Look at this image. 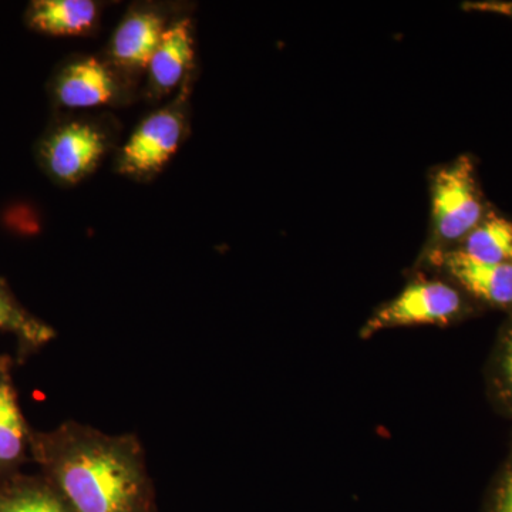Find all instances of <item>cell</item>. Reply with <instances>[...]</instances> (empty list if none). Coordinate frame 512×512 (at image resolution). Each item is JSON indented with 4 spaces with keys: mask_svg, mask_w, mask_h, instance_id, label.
<instances>
[{
    "mask_svg": "<svg viewBox=\"0 0 512 512\" xmlns=\"http://www.w3.org/2000/svg\"><path fill=\"white\" fill-rule=\"evenodd\" d=\"M0 512H74L62 494L43 485L19 484L0 491Z\"/></svg>",
    "mask_w": 512,
    "mask_h": 512,
    "instance_id": "14",
    "label": "cell"
},
{
    "mask_svg": "<svg viewBox=\"0 0 512 512\" xmlns=\"http://www.w3.org/2000/svg\"><path fill=\"white\" fill-rule=\"evenodd\" d=\"M464 254L490 264L512 265V224L490 215L464 238Z\"/></svg>",
    "mask_w": 512,
    "mask_h": 512,
    "instance_id": "11",
    "label": "cell"
},
{
    "mask_svg": "<svg viewBox=\"0 0 512 512\" xmlns=\"http://www.w3.org/2000/svg\"><path fill=\"white\" fill-rule=\"evenodd\" d=\"M26 427L16 393L9 380L0 379V467L12 466L22 457Z\"/></svg>",
    "mask_w": 512,
    "mask_h": 512,
    "instance_id": "12",
    "label": "cell"
},
{
    "mask_svg": "<svg viewBox=\"0 0 512 512\" xmlns=\"http://www.w3.org/2000/svg\"><path fill=\"white\" fill-rule=\"evenodd\" d=\"M190 82L184 84L177 99L134 128L117 156V173L131 180L148 181L173 160L188 133Z\"/></svg>",
    "mask_w": 512,
    "mask_h": 512,
    "instance_id": "2",
    "label": "cell"
},
{
    "mask_svg": "<svg viewBox=\"0 0 512 512\" xmlns=\"http://www.w3.org/2000/svg\"><path fill=\"white\" fill-rule=\"evenodd\" d=\"M464 312V302L454 286L443 281L417 279L403 289L393 301L373 313L360 332L369 339L382 330L406 326H446L456 322Z\"/></svg>",
    "mask_w": 512,
    "mask_h": 512,
    "instance_id": "3",
    "label": "cell"
},
{
    "mask_svg": "<svg viewBox=\"0 0 512 512\" xmlns=\"http://www.w3.org/2000/svg\"><path fill=\"white\" fill-rule=\"evenodd\" d=\"M40 458L74 512H148L150 478L131 434L67 423L40 440Z\"/></svg>",
    "mask_w": 512,
    "mask_h": 512,
    "instance_id": "1",
    "label": "cell"
},
{
    "mask_svg": "<svg viewBox=\"0 0 512 512\" xmlns=\"http://www.w3.org/2000/svg\"><path fill=\"white\" fill-rule=\"evenodd\" d=\"M109 130L93 120L66 121L43 144L46 170L64 185L82 183L109 153Z\"/></svg>",
    "mask_w": 512,
    "mask_h": 512,
    "instance_id": "4",
    "label": "cell"
},
{
    "mask_svg": "<svg viewBox=\"0 0 512 512\" xmlns=\"http://www.w3.org/2000/svg\"><path fill=\"white\" fill-rule=\"evenodd\" d=\"M100 12L94 0H36L30 3L28 22L45 35L86 36L96 29Z\"/></svg>",
    "mask_w": 512,
    "mask_h": 512,
    "instance_id": "10",
    "label": "cell"
},
{
    "mask_svg": "<svg viewBox=\"0 0 512 512\" xmlns=\"http://www.w3.org/2000/svg\"><path fill=\"white\" fill-rule=\"evenodd\" d=\"M195 59L194 25L191 19L174 20L151 57L146 70L147 97L163 100L190 80Z\"/></svg>",
    "mask_w": 512,
    "mask_h": 512,
    "instance_id": "8",
    "label": "cell"
},
{
    "mask_svg": "<svg viewBox=\"0 0 512 512\" xmlns=\"http://www.w3.org/2000/svg\"><path fill=\"white\" fill-rule=\"evenodd\" d=\"M484 512H512V450L491 484Z\"/></svg>",
    "mask_w": 512,
    "mask_h": 512,
    "instance_id": "16",
    "label": "cell"
},
{
    "mask_svg": "<svg viewBox=\"0 0 512 512\" xmlns=\"http://www.w3.org/2000/svg\"><path fill=\"white\" fill-rule=\"evenodd\" d=\"M431 192L434 231L443 241L466 238L480 224L483 205L470 158L460 157L441 168Z\"/></svg>",
    "mask_w": 512,
    "mask_h": 512,
    "instance_id": "5",
    "label": "cell"
},
{
    "mask_svg": "<svg viewBox=\"0 0 512 512\" xmlns=\"http://www.w3.org/2000/svg\"><path fill=\"white\" fill-rule=\"evenodd\" d=\"M471 8L487 10V12L503 13L512 18V2H488L471 5Z\"/></svg>",
    "mask_w": 512,
    "mask_h": 512,
    "instance_id": "17",
    "label": "cell"
},
{
    "mask_svg": "<svg viewBox=\"0 0 512 512\" xmlns=\"http://www.w3.org/2000/svg\"><path fill=\"white\" fill-rule=\"evenodd\" d=\"M57 103L64 109L83 110L113 106L127 96V83L106 62L94 56L76 57L57 73Z\"/></svg>",
    "mask_w": 512,
    "mask_h": 512,
    "instance_id": "7",
    "label": "cell"
},
{
    "mask_svg": "<svg viewBox=\"0 0 512 512\" xmlns=\"http://www.w3.org/2000/svg\"><path fill=\"white\" fill-rule=\"evenodd\" d=\"M487 384L491 402L512 419V319L505 325L491 355Z\"/></svg>",
    "mask_w": 512,
    "mask_h": 512,
    "instance_id": "13",
    "label": "cell"
},
{
    "mask_svg": "<svg viewBox=\"0 0 512 512\" xmlns=\"http://www.w3.org/2000/svg\"><path fill=\"white\" fill-rule=\"evenodd\" d=\"M0 330L19 333L32 343H43L53 336L52 330L20 311L8 293L0 288Z\"/></svg>",
    "mask_w": 512,
    "mask_h": 512,
    "instance_id": "15",
    "label": "cell"
},
{
    "mask_svg": "<svg viewBox=\"0 0 512 512\" xmlns=\"http://www.w3.org/2000/svg\"><path fill=\"white\" fill-rule=\"evenodd\" d=\"M431 261L474 298L501 308L512 306V265L478 261L460 249L434 251Z\"/></svg>",
    "mask_w": 512,
    "mask_h": 512,
    "instance_id": "9",
    "label": "cell"
},
{
    "mask_svg": "<svg viewBox=\"0 0 512 512\" xmlns=\"http://www.w3.org/2000/svg\"><path fill=\"white\" fill-rule=\"evenodd\" d=\"M168 23V15L158 6H133L111 36L106 62L127 84L146 73Z\"/></svg>",
    "mask_w": 512,
    "mask_h": 512,
    "instance_id": "6",
    "label": "cell"
}]
</instances>
